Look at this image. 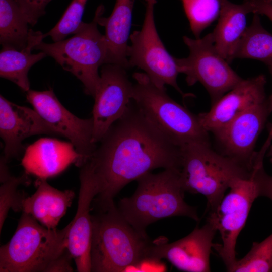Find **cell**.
Wrapping results in <instances>:
<instances>
[{
	"mask_svg": "<svg viewBox=\"0 0 272 272\" xmlns=\"http://www.w3.org/2000/svg\"><path fill=\"white\" fill-rule=\"evenodd\" d=\"M29 25L34 26L45 13V8L52 0H15Z\"/></svg>",
	"mask_w": 272,
	"mask_h": 272,
	"instance_id": "29",
	"label": "cell"
},
{
	"mask_svg": "<svg viewBox=\"0 0 272 272\" xmlns=\"http://www.w3.org/2000/svg\"><path fill=\"white\" fill-rule=\"evenodd\" d=\"M271 112L267 99L212 133L221 147V153L252 170L256 143Z\"/></svg>",
	"mask_w": 272,
	"mask_h": 272,
	"instance_id": "13",
	"label": "cell"
},
{
	"mask_svg": "<svg viewBox=\"0 0 272 272\" xmlns=\"http://www.w3.org/2000/svg\"><path fill=\"white\" fill-rule=\"evenodd\" d=\"M8 162L2 155L0 160V181L1 183L8 180L12 175L9 172L7 166Z\"/></svg>",
	"mask_w": 272,
	"mask_h": 272,
	"instance_id": "33",
	"label": "cell"
},
{
	"mask_svg": "<svg viewBox=\"0 0 272 272\" xmlns=\"http://www.w3.org/2000/svg\"><path fill=\"white\" fill-rule=\"evenodd\" d=\"M80 187L77 210L67 236V248L79 272L91 271L90 249L92 236L91 206L98 193L91 176L80 168Z\"/></svg>",
	"mask_w": 272,
	"mask_h": 272,
	"instance_id": "17",
	"label": "cell"
},
{
	"mask_svg": "<svg viewBox=\"0 0 272 272\" xmlns=\"http://www.w3.org/2000/svg\"><path fill=\"white\" fill-rule=\"evenodd\" d=\"M36 190L30 196L25 194L21 201V211L44 227L56 229L75 197L71 190H59L49 185L45 179L37 178Z\"/></svg>",
	"mask_w": 272,
	"mask_h": 272,
	"instance_id": "20",
	"label": "cell"
},
{
	"mask_svg": "<svg viewBox=\"0 0 272 272\" xmlns=\"http://www.w3.org/2000/svg\"><path fill=\"white\" fill-rule=\"evenodd\" d=\"M181 149L183 188L185 192L205 196L206 212L217 206L233 181L251 175L252 170L214 151L209 140L190 143Z\"/></svg>",
	"mask_w": 272,
	"mask_h": 272,
	"instance_id": "5",
	"label": "cell"
},
{
	"mask_svg": "<svg viewBox=\"0 0 272 272\" xmlns=\"http://www.w3.org/2000/svg\"><path fill=\"white\" fill-rule=\"evenodd\" d=\"M58 135L34 109L14 103L0 96V135L4 142L3 156L9 162L23 150L22 142L38 134Z\"/></svg>",
	"mask_w": 272,
	"mask_h": 272,
	"instance_id": "16",
	"label": "cell"
},
{
	"mask_svg": "<svg viewBox=\"0 0 272 272\" xmlns=\"http://www.w3.org/2000/svg\"><path fill=\"white\" fill-rule=\"evenodd\" d=\"M70 226L50 229L23 212L11 239L0 247V272L73 271Z\"/></svg>",
	"mask_w": 272,
	"mask_h": 272,
	"instance_id": "2",
	"label": "cell"
},
{
	"mask_svg": "<svg viewBox=\"0 0 272 272\" xmlns=\"http://www.w3.org/2000/svg\"><path fill=\"white\" fill-rule=\"evenodd\" d=\"M157 0H145L146 10L142 27L133 31L129 39L127 57L129 68L137 67L144 71L157 86L173 87L181 95L187 96L178 85L180 73L175 57L166 49L158 33L154 20V7Z\"/></svg>",
	"mask_w": 272,
	"mask_h": 272,
	"instance_id": "9",
	"label": "cell"
},
{
	"mask_svg": "<svg viewBox=\"0 0 272 272\" xmlns=\"http://www.w3.org/2000/svg\"><path fill=\"white\" fill-rule=\"evenodd\" d=\"M98 24L95 12L93 20L82 22L71 38L52 43L42 41L34 47L76 76L83 84L86 94L93 98L100 79L99 68L107 63V58L105 35L99 31Z\"/></svg>",
	"mask_w": 272,
	"mask_h": 272,
	"instance_id": "7",
	"label": "cell"
},
{
	"mask_svg": "<svg viewBox=\"0 0 272 272\" xmlns=\"http://www.w3.org/2000/svg\"><path fill=\"white\" fill-rule=\"evenodd\" d=\"M91 214V271L121 272L146 261L152 241L124 218L114 202L93 207Z\"/></svg>",
	"mask_w": 272,
	"mask_h": 272,
	"instance_id": "3",
	"label": "cell"
},
{
	"mask_svg": "<svg viewBox=\"0 0 272 272\" xmlns=\"http://www.w3.org/2000/svg\"><path fill=\"white\" fill-rule=\"evenodd\" d=\"M252 171L258 184L260 197L264 196L272 201V176L266 174L263 164L254 166Z\"/></svg>",
	"mask_w": 272,
	"mask_h": 272,
	"instance_id": "30",
	"label": "cell"
},
{
	"mask_svg": "<svg viewBox=\"0 0 272 272\" xmlns=\"http://www.w3.org/2000/svg\"><path fill=\"white\" fill-rule=\"evenodd\" d=\"M93 178L98 193L94 206L114 202L130 182L158 168H181V149L160 130L131 100L80 168Z\"/></svg>",
	"mask_w": 272,
	"mask_h": 272,
	"instance_id": "1",
	"label": "cell"
},
{
	"mask_svg": "<svg viewBox=\"0 0 272 272\" xmlns=\"http://www.w3.org/2000/svg\"><path fill=\"white\" fill-rule=\"evenodd\" d=\"M27 101L41 118L57 133L69 139L79 158L75 165L80 168L91 156L97 144L93 142L92 117L82 119L69 111L52 89L26 92Z\"/></svg>",
	"mask_w": 272,
	"mask_h": 272,
	"instance_id": "11",
	"label": "cell"
},
{
	"mask_svg": "<svg viewBox=\"0 0 272 272\" xmlns=\"http://www.w3.org/2000/svg\"><path fill=\"white\" fill-rule=\"evenodd\" d=\"M228 271H272V234L260 242H253L247 254L237 259Z\"/></svg>",
	"mask_w": 272,
	"mask_h": 272,
	"instance_id": "26",
	"label": "cell"
},
{
	"mask_svg": "<svg viewBox=\"0 0 272 272\" xmlns=\"http://www.w3.org/2000/svg\"><path fill=\"white\" fill-rule=\"evenodd\" d=\"M29 180L26 174L21 176H11L1 183L0 186V232L7 218L9 211H21V201L25 194L19 192L20 185L27 184Z\"/></svg>",
	"mask_w": 272,
	"mask_h": 272,
	"instance_id": "28",
	"label": "cell"
},
{
	"mask_svg": "<svg viewBox=\"0 0 272 272\" xmlns=\"http://www.w3.org/2000/svg\"><path fill=\"white\" fill-rule=\"evenodd\" d=\"M267 152V156L269 158L270 161L272 163V143L270 145Z\"/></svg>",
	"mask_w": 272,
	"mask_h": 272,
	"instance_id": "34",
	"label": "cell"
},
{
	"mask_svg": "<svg viewBox=\"0 0 272 272\" xmlns=\"http://www.w3.org/2000/svg\"><path fill=\"white\" fill-rule=\"evenodd\" d=\"M216 232L214 227L206 221L201 228L196 226L187 236L174 242H152L146 261L156 262L165 259L181 271H210V257Z\"/></svg>",
	"mask_w": 272,
	"mask_h": 272,
	"instance_id": "14",
	"label": "cell"
},
{
	"mask_svg": "<svg viewBox=\"0 0 272 272\" xmlns=\"http://www.w3.org/2000/svg\"><path fill=\"white\" fill-rule=\"evenodd\" d=\"M133 194L121 199L118 209L124 218L140 234L149 238L146 230L159 220L185 216L196 222L199 218L195 207L184 200L181 170L166 169L159 173H147L137 180Z\"/></svg>",
	"mask_w": 272,
	"mask_h": 272,
	"instance_id": "4",
	"label": "cell"
},
{
	"mask_svg": "<svg viewBox=\"0 0 272 272\" xmlns=\"http://www.w3.org/2000/svg\"><path fill=\"white\" fill-rule=\"evenodd\" d=\"M266 83V78L262 74L243 79L212 104L209 111L198 114L203 129L208 133H213L245 111L267 100Z\"/></svg>",
	"mask_w": 272,
	"mask_h": 272,
	"instance_id": "15",
	"label": "cell"
},
{
	"mask_svg": "<svg viewBox=\"0 0 272 272\" xmlns=\"http://www.w3.org/2000/svg\"><path fill=\"white\" fill-rule=\"evenodd\" d=\"M235 58L255 59L272 64V34L262 25L259 15L254 14L234 54Z\"/></svg>",
	"mask_w": 272,
	"mask_h": 272,
	"instance_id": "24",
	"label": "cell"
},
{
	"mask_svg": "<svg viewBox=\"0 0 272 272\" xmlns=\"http://www.w3.org/2000/svg\"><path fill=\"white\" fill-rule=\"evenodd\" d=\"M135 0H116L113 10L108 17H103L104 7L96 9L98 23L105 27L107 47V63L129 68L127 57L128 40L132 24V12Z\"/></svg>",
	"mask_w": 272,
	"mask_h": 272,
	"instance_id": "19",
	"label": "cell"
},
{
	"mask_svg": "<svg viewBox=\"0 0 272 272\" xmlns=\"http://www.w3.org/2000/svg\"><path fill=\"white\" fill-rule=\"evenodd\" d=\"M131 99L145 116L179 147L209 140L198 115L172 99L145 73H134Z\"/></svg>",
	"mask_w": 272,
	"mask_h": 272,
	"instance_id": "6",
	"label": "cell"
},
{
	"mask_svg": "<svg viewBox=\"0 0 272 272\" xmlns=\"http://www.w3.org/2000/svg\"><path fill=\"white\" fill-rule=\"evenodd\" d=\"M224 0H181L190 28L195 38L218 19Z\"/></svg>",
	"mask_w": 272,
	"mask_h": 272,
	"instance_id": "25",
	"label": "cell"
},
{
	"mask_svg": "<svg viewBox=\"0 0 272 272\" xmlns=\"http://www.w3.org/2000/svg\"><path fill=\"white\" fill-rule=\"evenodd\" d=\"M126 70L110 63L105 64L101 68L92 110L94 143L97 144L111 126L123 115L132 100L133 84Z\"/></svg>",
	"mask_w": 272,
	"mask_h": 272,
	"instance_id": "12",
	"label": "cell"
},
{
	"mask_svg": "<svg viewBox=\"0 0 272 272\" xmlns=\"http://www.w3.org/2000/svg\"><path fill=\"white\" fill-rule=\"evenodd\" d=\"M87 1L72 0L56 25L47 33L43 34V38L50 36L53 42H57L76 33L82 23Z\"/></svg>",
	"mask_w": 272,
	"mask_h": 272,
	"instance_id": "27",
	"label": "cell"
},
{
	"mask_svg": "<svg viewBox=\"0 0 272 272\" xmlns=\"http://www.w3.org/2000/svg\"><path fill=\"white\" fill-rule=\"evenodd\" d=\"M79 156L73 145L52 139H42L30 146L22 159L26 173L47 179L77 163Z\"/></svg>",
	"mask_w": 272,
	"mask_h": 272,
	"instance_id": "18",
	"label": "cell"
},
{
	"mask_svg": "<svg viewBox=\"0 0 272 272\" xmlns=\"http://www.w3.org/2000/svg\"><path fill=\"white\" fill-rule=\"evenodd\" d=\"M250 13L246 3L236 4L224 0L218 23L212 32L215 47L229 63L247 28V15Z\"/></svg>",
	"mask_w": 272,
	"mask_h": 272,
	"instance_id": "21",
	"label": "cell"
},
{
	"mask_svg": "<svg viewBox=\"0 0 272 272\" xmlns=\"http://www.w3.org/2000/svg\"><path fill=\"white\" fill-rule=\"evenodd\" d=\"M34 35L30 37L27 46L21 50L3 47L0 52V76L16 84L22 90H30L28 77L29 70L47 55L42 51L36 54L31 51L37 45Z\"/></svg>",
	"mask_w": 272,
	"mask_h": 272,
	"instance_id": "22",
	"label": "cell"
},
{
	"mask_svg": "<svg viewBox=\"0 0 272 272\" xmlns=\"http://www.w3.org/2000/svg\"><path fill=\"white\" fill-rule=\"evenodd\" d=\"M267 67L269 69V72L271 74V75L272 76V64H270L267 66ZM269 101L270 103V106L271 107V111H272V94L269 97ZM272 143V124L271 125L269 134L268 135L262 146L261 148L260 149L259 151L257 152V157L259 159H264V156L265 155L266 152H267L270 145Z\"/></svg>",
	"mask_w": 272,
	"mask_h": 272,
	"instance_id": "32",
	"label": "cell"
},
{
	"mask_svg": "<svg viewBox=\"0 0 272 272\" xmlns=\"http://www.w3.org/2000/svg\"><path fill=\"white\" fill-rule=\"evenodd\" d=\"M229 189L217 206L208 212L206 218V221L220 233L222 243H215L213 248L227 271L237 260L235 247L238 237L246 224L253 203L260 197L252 171L250 177L235 179Z\"/></svg>",
	"mask_w": 272,
	"mask_h": 272,
	"instance_id": "8",
	"label": "cell"
},
{
	"mask_svg": "<svg viewBox=\"0 0 272 272\" xmlns=\"http://www.w3.org/2000/svg\"><path fill=\"white\" fill-rule=\"evenodd\" d=\"M15 0H0V43L19 50L28 44L32 29Z\"/></svg>",
	"mask_w": 272,
	"mask_h": 272,
	"instance_id": "23",
	"label": "cell"
},
{
	"mask_svg": "<svg viewBox=\"0 0 272 272\" xmlns=\"http://www.w3.org/2000/svg\"><path fill=\"white\" fill-rule=\"evenodd\" d=\"M250 13L266 16L272 22V0H245Z\"/></svg>",
	"mask_w": 272,
	"mask_h": 272,
	"instance_id": "31",
	"label": "cell"
},
{
	"mask_svg": "<svg viewBox=\"0 0 272 272\" xmlns=\"http://www.w3.org/2000/svg\"><path fill=\"white\" fill-rule=\"evenodd\" d=\"M183 40L189 53L175 58L179 73L185 75L188 85L201 84L212 105L242 80L216 50L212 32L195 39L184 36Z\"/></svg>",
	"mask_w": 272,
	"mask_h": 272,
	"instance_id": "10",
	"label": "cell"
}]
</instances>
